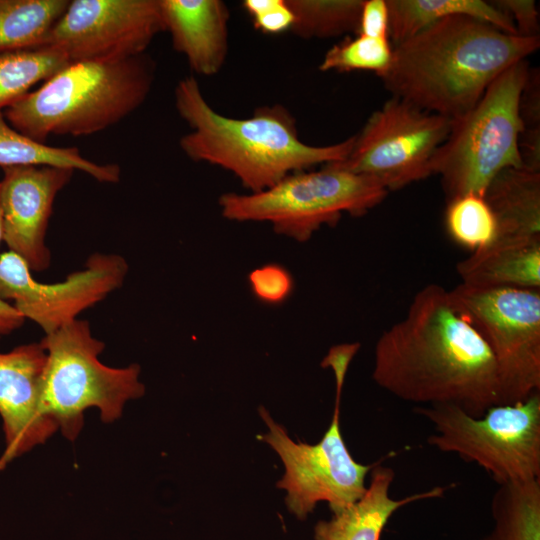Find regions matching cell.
<instances>
[{
  "label": "cell",
  "mask_w": 540,
  "mask_h": 540,
  "mask_svg": "<svg viewBox=\"0 0 540 540\" xmlns=\"http://www.w3.org/2000/svg\"><path fill=\"white\" fill-rule=\"evenodd\" d=\"M392 468L380 463L370 470V481L363 496L350 507L319 521L314 528L315 540H380L390 517L401 507L443 495L444 487H434L401 499L389 492L394 481Z\"/></svg>",
  "instance_id": "e0dca14e"
},
{
  "label": "cell",
  "mask_w": 540,
  "mask_h": 540,
  "mask_svg": "<svg viewBox=\"0 0 540 540\" xmlns=\"http://www.w3.org/2000/svg\"><path fill=\"white\" fill-rule=\"evenodd\" d=\"M54 166L79 170L102 183H117L118 164H99L85 158L77 147H53L14 129L0 111V167Z\"/></svg>",
  "instance_id": "44dd1931"
},
{
  "label": "cell",
  "mask_w": 540,
  "mask_h": 540,
  "mask_svg": "<svg viewBox=\"0 0 540 540\" xmlns=\"http://www.w3.org/2000/svg\"><path fill=\"white\" fill-rule=\"evenodd\" d=\"M164 30L190 68L204 76L218 73L228 53L229 11L220 0H159Z\"/></svg>",
  "instance_id": "2e32d148"
},
{
  "label": "cell",
  "mask_w": 540,
  "mask_h": 540,
  "mask_svg": "<svg viewBox=\"0 0 540 540\" xmlns=\"http://www.w3.org/2000/svg\"><path fill=\"white\" fill-rule=\"evenodd\" d=\"M254 296L263 303L276 305L292 294L294 280L283 266L270 263L252 270L248 276Z\"/></svg>",
  "instance_id": "83f0119b"
},
{
  "label": "cell",
  "mask_w": 540,
  "mask_h": 540,
  "mask_svg": "<svg viewBox=\"0 0 540 540\" xmlns=\"http://www.w3.org/2000/svg\"><path fill=\"white\" fill-rule=\"evenodd\" d=\"M389 10L386 0H363L356 34L388 38Z\"/></svg>",
  "instance_id": "4dcf8cb0"
},
{
  "label": "cell",
  "mask_w": 540,
  "mask_h": 540,
  "mask_svg": "<svg viewBox=\"0 0 540 540\" xmlns=\"http://www.w3.org/2000/svg\"><path fill=\"white\" fill-rule=\"evenodd\" d=\"M70 0H0V53L41 48Z\"/></svg>",
  "instance_id": "603a6c76"
},
{
  "label": "cell",
  "mask_w": 540,
  "mask_h": 540,
  "mask_svg": "<svg viewBox=\"0 0 540 540\" xmlns=\"http://www.w3.org/2000/svg\"><path fill=\"white\" fill-rule=\"evenodd\" d=\"M445 225L451 239L472 252L493 243L498 226L484 196L467 193L448 200Z\"/></svg>",
  "instance_id": "484cf974"
},
{
  "label": "cell",
  "mask_w": 540,
  "mask_h": 540,
  "mask_svg": "<svg viewBox=\"0 0 540 540\" xmlns=\"http://www.w3.org/2000/svg\"><path fill=\"white\" fill-rule=\"evenodd\" d=\"M243 7L255 28L266 34L290 30L294 22L293 13L286 0H245Z\"/></svg>",
  "instance_id": "f1b7e54d"
},
{
  "label": "cell",
  "mask_w": 540,
  "mask_h": 540,
  "mask_svg": "<svg viewBox=\"0 0 540 540\" xmlns=\"http://www.w3.org/2000/svg\"><path fill=\"white\" fill-rule=\"evenodd\" d=\"M294 16L291 31L301 38L357 33L363 0H286Z\"/></svg>",
  "instance_id": "d4e9b609"
},
{
  "label": "cell",
  "mask_w": 540,
  "mask_h": 540,
  "mask_svg": "<svg viewBox=\"0 0 540 540\" xmlns=\"http://www.w3.org/2000/svg\"><path fill=\"white\" fill-rule=\"evenodd\" d=\"M46 357L40 342L0 353V417L5 437L0 471L58 430L42 408Z\"/></svg>",
  "instance_id": "9a60e30c"
},
{
  "label": "cell",
  "mask_w": 540,
  "mask_h": 540,
  "mask_svg": "<svg viewBox=\"0 0 540 540\" xmlns=\"http://www.w3.org/2000/svg\"><path fill=\"white\" fill-rule=\"evenodd\" d=\"M529 69L527 60L510 66L470 111L452 121L431 161L432 175L440 177L448 200L467 193L484 196L499 172L522 167L519 99Z\"/></svg>",
  "instance_id": "5b68a950"
},
{
  "label": "cell",
  "mask_w": 540,
  "mask_h": 540,
  "mask_svg": "<svg viewBox=\"0 0 540 540\" xmlns=\"http://www.w3.org/2000/svg\"><path fill=\"white\" fill-rule=\"evenodd\" d=\"M430 421V445L482 467L502 485L540 479V392L497 404L480 417L454 405L420 406Z\"/></svg>",
  "instance_id": "ba28073f"
},
{
  "label": "cell",
  "mask_w": 540,
  "mask_h": 540,
  "mask_svg": "<svg viewBox=\"0 0 540 540\" xmlns=\"http://www.w3.org/2000/svg\"><path fill=\"white\" fill-rule=\"evenodd\" d=\"M155 69L146 53L117 61L70 63L3 114L14 129L41 143L52 135L95 134L145 102Z\"/></svg>",
  "instance_id": "277c9868"
},
{
  "label": "cell",
  "mask_w": 540,
  "mask_h": 540,
  "mask_svg": "<svg viewBox=\"0 0 540 540\" xmlns=\"http://www.w3.org/2000/svg\"><path fill=\"white\" fill-rule=\"evenodd\" d=\"M519 114L524 129L540 127V74L539 69H529L519 99Z\"/></svg>",
  "instance_id": "1f68e13d"
},
{
  "label": "cell",
  "mask_w": 540,
  "mask_h": 540,
  "mask_svg": "<svg viewBox=\"0 0 540 540\" xmlns=\"http://www.w3.org/2000/svg\"><path fill=\"white\" fill-rule=\"evenodd\" d=\"M70 63L65 54L47 47L0 53V111Z\"/></svg>",
  "instance_id": "cb8c5ba5"
},
{
  "label": "cell",
  "mask_w": 540,
  "mask_h": 540,
  "mask_svg": "<svg viewBox=\"0 0 540 540\" xmlns=\"http://www.w3.org/2000/svg\"><path fill=\"white\" fill-rule=\"evenodd\" d=\"M522 167L540 171V127L524 129L519 138Z\"/></svg>",
  "instance_id": "d6a6232c"
},
{
  "label": "cell",
  "mask_w": 540,
  "mask_h": 540,
  "mask_svg": "<svg viewBox=\"0 0 540 540\" xmlns=\"http://www.w3.org/2000/svg\"><path fill=\"white\" fill-rule=\"evenodd\" d=\"M163 31L159 0H72L42 47L71 63L117 61L146 53Z\"/></svg>",
  "instance_id": "7c38bea8"
},
{
  "label": "cell",
  "mask_w": 540,
  "mask_h": 540,
  "mask_svg": "<svg viewBox=\"0 0 540 540\" xmlns=\"http://www.w3.org/2000/svg\"><path fill=\"white\" fill-rule=\"evenodd\" d=\"M2 170L3 241L31 272L46 270L51 253L45 239L54 201L75 171L54 166H12Z\"/></svg>",
  "instance_id": "5bb4252c"
},
{
  "label": "cell",
  "mask_w": 540,
  "mask_h": 540,
  "mask_svg": "<svg viewBox=\"0 0 540 540\" xmlns=\"http://www.w3.org/2000/svg\"><path fill=\"white\" fill-rule=\"evenodd\" d=\"M456 270L469 286L540 289V238H497Z\"/></svg>",
  "instance_id": "ac0fdd59"
},
{
  "label": "cell",
  "mask_w": 540,
  "mask_h": 540,
  "mask_svg": "<svg viewBox=\"0 0 540 540\" xmlns=\"http://www.w3.org/2000/svg\"><path fill=\"white\" fill-rule=\"evenodd\" d=\"M539 47V36L509 34L475 18L450 16L393 46L390 66L379 78L393 97L454 121L498 76Z\"/></svg>",
  "instance_id": "7a4b0ae2"
},
{
  "label": "cell",
  "mask_w": 540,
  "mask_h": 540,
  "mask_svg": "<svg viewBox=\"0 0 540 540\" xmlns=\"http://www.w3.org/2000/svg\"><path fill=\"white\" fill-rule=\"evenodd\" d=\"M393 46L388 38L355 34L335 44L325 53L319 70L323 72L370 71L378 77L392 60Z\"/></svg>",
  "instance_id": "4316f807"
},
{
  "label": "cell",
  "mask_w": 540,
  "mask_h": 540,
  "mask_svg": "<svg viewBox=\"0 0 540 540\" xmlns=\"http://www.w3.org/2000/svg\"><path fill=\"white\" fill-rule=\"evenodd\" d=\"M372 378L395 397L420 405H454L480 417L501 404L494 356L450 292L428 284L374 349Z\"/></svg>",
  "instance_id": "6da1fadb"
},
{
  "label": "cell",
  "mask_w": 540,
  "mask_h": 540,
  "mask_svg": "<svg viewBox=\"0 0 540 540\" xmlns=\"http://www.w3.org/2000/svg\"><path fill=\"white\" fill-rule=\"evenodd\" d=\"M492 3L510 17L517 34L523 37L539 36V12L533 0H497Z\"/></svg>",
  "instance_id": "f546056e"
},
{
  "label": "cell",
  "mask_w": 540,
  "mask_h": 540,
  "mask_svg": "<svg viewBox=\"0 0 540 540\" xmlns=\"http://www.w3.org/2000/svg\"><path fill=\"white\" fill-rule=\"evenodd\" d=\"M491 513L493 529L481 540H540V479L499 485Z\"/></svg>",
  "instance_id": "7402d4cb"
},
{
  "label": "cell",
  "mask_w": 540,
  "mask_h": 540,
  "mask_svg": "<svg viewBox=\"0 0 540 540\" xmlns=\"http://www.w3.org/2000/svg\"><path fill=\"white\" fill-rule=\"evenodd\" d=\"M127 272L122 256L94 253L84 269L69 274L64 281L40 283L25 261L9 251L0 255V298L13 300L20 314L48 335L120 288Z\"/></svg>",
  "instance_id": "4fadbf2b"
},
{
  "label": "cell",
  "mask_w": 540,
  "mask_h": 540,
  "mask_svg": "<svg viewBox=\"0 0 540 540\" xmlns=\"http://www.w3.org/2000/svg\"><path fill=\"white\" fill-rule=\"evenodd\" d=\"M4 230H3V217H2V211L0 206V243L3 240Z\"/></svg>",
  "instance_id": "e575fe53"
},
{
  "label": "cell",
  "mask_w": 540,
  "mask_h": 540,
  "mask_svg": "<svg viewBox=\"0 0 540 540\" xmlns=\"http://www.w3.org/2000/svg\"><path fill=\"white\" fill-rule=\"evenodd\" d=\"M40 343L47 355L42 408L68 440L77 438L87 409L97 408L101 420L111 423L128 401L145 393L138 364L113 368L99 361L105 344L92 335L86 320L76 319L45 335Z\"/></svg>",
  "instance_id": "8992f818"
},
{
  "label": "cell",
  "mask_w": 540,
  "mask_h": 540,
  "mask_svg": "<svg viewBox=\"0 0 540 540\" xmlns=\"http://www.w3.org/2000/svg\"><path fill=\"white\" fill-rule=\"evenodd\" d=\"M449 292L494 356L501 404L540 392V289L461 283Z\"/></svg>",
  "instance_id": "9c48e42d"
},
{
  "label": "cell",
  "mask_w": 540,
  "mask_h": 540,
  "mask_svg": "<svg viewBox=\"0 0 540 540\" xmlns=\"http://www.w3.org/2000/svg\"><path fill=\"white\" fill-rule=\"evenodd\" d=\"M484 198L498 226L497 238H540V171L525 167L499 172Z\"/></svg>",
  "instance_id": "d6986e66"
},
{
  "label": "cell",
  "mask_w": 540,
  "mask_h": 540,
  "mask_svg": "<svg viewBox=\"0 0 540 540\" xmlns=\"http://www.w3.org/2000/svg\"><path fill=\"white\" fill-rule=\"evenodd\" d=\"M24 321L25 318L13 305L0 298V336L18 329Z\"/></svg>",
  "instance_id": "836d02e7"
},
{
  "label": "cell",
  "mask_w": 540,
  "mask_h": 540,
  "mask_svg": "<svg viewBox=\"0 0 540 540\" xmlns=\"http://www.w3.org/2000/svg\"><path fill=\"white\" fill-rule=\"evenodd\" d=\"M174 97L179 116L191 129L179 140L184 154L231 172L251 193L315 165L341 162L354 143V136L326 146L304 143L293 115L281 105L259 107L246 118L222 115L193 76L178 82Z\"/></svg>",
  "instance_id": "3957f363"
},
{
  "label": "cell",
  "mask_w": 540,
  "mask_h": 540,
  "mask_svg": "<svg viewBox=\"0 0 540 540\" xmlns=\"http://www.w3.org/2000/svg\"><path fill=\"white\" fill-rule=\"evenodd\" d=\"M451 126L452 120L392 96L354 135L348 156L329 165L399 190L432 175V158Z\"/></svg>",
  "instance_id": "30bf717a"
},
{
  "label": "cell",
  "mask_w": 540,
  "mask_h": 540,
  "mask_svg": "<svg viewBox=\"0 0 540 540\" xmlns=\"http://www.w3.org/2000/svg\"><path fill=\"white\" fill-rule=\"evenodd\" d=\"M342 389L336 388L335 407L329 428L316 444L294 442L265 407L258 411L268 432L258 436L281 458L285 473L277 487L287 492L285 503L304 520L317 503L327 502L333 514L357 502L365 493V478L374 464L363 465L351 456L339 424Z\"/></svg>",
  "instance_id": "8fae6325"
},
{
  "label": "cell",
  "mask_w": 540,
  "mask_h": 540,
  "mask_svg": "<svg viewBox=\"0 0 540 540\" xmlns=\"http://www.w3.org/2000/svg\"><path fill=\"white\" fill-rule=\"evenodd\" d=\"M387 194L370 177L326 164L290 174L259 192L223 194L219 206L230 221L267 222L277 234L305 242L322 226L336 225L344 213L366 214Z\"/></svg>",
  "instance_id": "52a82bcc"
},
{
  "label": "cell",
  "mask_w": 540,
  "mask_h": 540,
  "mask_svg": "<svg viewBox=\"0 0 540 540\" xmlns=\"http://www.w3.org/2000/svg\"><path fill=\"white\" fill-rule=\"evenodd\" d=\"M389 10L388 37L395 46L434 23L450 16H467L518 35L508 15L492 2L482 0H386Z\"/></svg>",
  "instance_id": "ffe728a7"
}]
</instances>
